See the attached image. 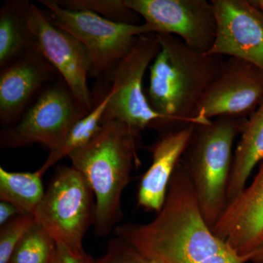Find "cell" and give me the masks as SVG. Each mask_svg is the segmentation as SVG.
<instances>
[{
  "label": "cell",
  "mask_w": 263,
  "mask_h": 263,
  "mask_svg": "<svg viewBox=\"0 0 263 263\" xmlns=\"http://www.w3.org/2000/svg\"><path fill=\"white\" fill-rule=\"evenodd\" d=\"M95 214V194L84 175L72 165L57 167L34 215L38 224L57 245L82 251Z\"/></svg>",
  "instance_id": "obj_6"
},
{
  "label": "cell",
  "mask_w": 263,
  "mask_h": 263,
  "mask_svg": "<svg viewBox=\"0 0 263 263\" xmlns=\"http://www.w3.org/2000/svg\"><path fill=\"white\" fill-rule=\"evenodd\" d=\"M240 256L263 249V161L252 183L228 204L212 230Z\"/></svg>",
  "instance_id": "obj_14"
},
{
  "label": "cell",
  "mask_w": 263,
  "mask_h": 263,
  "mask_svg": "<svg viewBox=\"0 0 263 263\" xmlns=\"http://www.w3.org/2000/svg\"><path fill=\"white\" fill-rule=\"evenodd\" d=\"M254 262H256V263H263V249L262 250V253L259 254V257H257V259H256V260L254 261Z\"/></svg>",
  "instance_id": "obj_27"
},
{
  "label": "cell",
  "mask_w": 263,
  "mask_h": 263,
  "mask_svg": "<svg viewBox=\"0 0 263 263\" xmlns=\"http://www.w3.org/2000/svg\"><path fill=\"white\" fill-rule=\"evenodd\" d=\"M62 8L92 12L117 23L139 24L134 10L126 5L125 0H56Z\"/></svg>",
  "instance_id": "obj_21"
},
{
  "label": "cell",
  "mask_w": 263,
  "mask_h": 263,
  "mask_svg": "<svg viewBox=\"0 0 263 263\" xmlns=\"http://www.w3.org/2000/svg\"><path fill=\"white\" fill-rule=\"evenodd\" d=\"M57 71L32 44L0 72V122L14 124Z\"/></svg>",
  "instance_id": "obj_13"
},
{
  "label": "cell",
  "mask_w": 263,
  "mask_h": 263,
  "mask_svg": "<svg viewBox=\"0 0 263 263\" xmlns=\"http://www.w3.org/2000/svg\"><path fill=\"white\" fill-rule=\"evenodd\" d=\"M18 209L10 202H0V226H4L15 216L20 215Z\"/></svg>",
  "instance_id": "obj_25"
},
{
  "label": "cell",
  "mask_w": 263,
  "mask_h": 263,
  "mask_svg": "<svg viewBox=\"0 0 263 263\" xmlns=\"http://www.w3.org/2000/svg\"><path fill=\"white\" fill-rule=\"evenodd\" d=\"M160 51L156 34H145L138 37L129 53L118 63L110 77L112 86L107 93L109 100L103 123L115 119L141 131L149 128L160 133L183 125L155 111L143 91L145 73Z\"/></svg>",
  "instance_id": "obj_7"
},
{
  "label": "cell",
  "mask_w": 263,
  "mask_h": 263,
  "mask_svg": "<svg viewBox=\"0 0 263 263\" xmlns=\"http://www.w3.org/2000/svg\"><path fill=\"white\" fill-rule=\"evenodd\" d=\"M95 263H148V259L127 241L115 236L109 240L105 254L95 259Z\"/></svg>",
  "instance_id": "obj_23"
},
{
  "label": "cell",
  "mask_w": 263,
  "mask_h": 263,
  "mask_svg": "<svg viewBox=\"0 0 263 263\" xmlns=\"http://www.w3.org/2000/svg\"><path fill=\"white\" fill-rule=\"evenodd\" d=\"M88 111L64 82L45 87L17 122L0 133L2 148H18L38 143L51 151L65 141L76 122Z\"/></svg>",
  "instance_id": "obj_8"
},
{
  "label": "cell",
  "mask_w": 263,
  "mask_h": 263,
  "mask_svg": "<svg viewBox=\"0 0 263 263\" xmlns=\"http://www.w3.org/2000/svg\"><path fill=\"white\" fill-rule=\"evenodd\" d=\"M195 124H184L162 132L157 141L148 147L152 162L140 182L138 206L157 213L162 209L171 178L188 146Z\"/></svg>",
  "instance_id": "obj_15"
},
{
  "label": "cell",
  "mask_w": 263,
  "mask_h": 263,
  "mask_svg": "<svg viewBox=\"0 0 263 263\" xmlns=\"http://www.w3.org/2000/svg\"><path fill=\"white\" fill-rule=\"evenodd\" d=\"M34 216L20 214L0 228V263H8L24 235L35 223Z\"/></svg>",
  "instance_id": "obj_22"
},
{
  "label": "cell",
  "mask_w": 263,
  "mask_h": 263,
  "mask_svg": "<svg viewBox=\"0 0 263 263\" xmlns=\"http://www.w3.org/2000/svg\"><path fill=\"white\" fill-rule=\"evenodd\" d=\"M57 245L35 221L15 249L8 263H55Z\"/></svg>",
  "instance_id": "obj_20"
},
{
  "label": "cell",
  "mask_w": 263,
  "mask_h": 263,
  "mask_svg": "<svg viewBox=\"0 0 263 263\" xmlns=\"http://www.w3.org/2000/svg\"><path fill=\"white\" fill-rule=\"evenodd\" d=\"M52 24L75 37L91 59V75L110 78L118 63L129 53L140 36L155 34L146 23H117L92 12L62 8L56 0H40Z\"/></svg>",
  "instance_id": "obj_5"
},
{
  "label": "cell",
  "mask_w": 263,
  "mask_h": 263,
  "mask_svg": "<svg viewBox=\"0 0 263 263\" xmlns=\"http://www.w3.org/2000/svg\"><path fill=\"white\" fill-rule=\"evenodd\" d=\"M155 34L176 36L190 47L206 53L216 37V17L207 0H125Z\"/></svg>",
  "instance_id": "obj_10"
},
{
  "label": "cell",
  "mask_w": 263,
  "mask_h": 263,
  "mask_svg": "<svg viewBox=\"0 0 263 263\" xmlns=\"http://www.w3.org/2000/svg\"><path fill=\"white\" fill-rule=\"evenodd\" d=\"M29 28L33 45L61 75L76 100L91 111L95 100L88 86L91 63L87 50L70 33L52 24L33 3L29 7Z\"/></svg>",
  "instance_id": "obj_9"
},
{
  "label": "cell",
  "mask_w": 263,
  "mask_h": 263,
  "mask_svg": "<svg viewBox=\"0 0 263 263\" xmlns=\"http://www.w3.org/2000/svg\"><path fill=\"white\" fill-rule=\"evenodd\" d=\"M261 161H263V103L247 119L240 135L228 182V204L245 190L252 171Z\"/></svg>",
  "instance_id": "obj_16"
},
{
  "label": "cell",
  "mask_w": 263,
  "mask_h": 263,
  "mask_svg": "<svg viewBox=\"0 0 263 263\" xmlns=\"http://www.w3.org/2000/svg\"><path fill=\"white\" fill-rule=\"evenodd\" d=\"M215 42L207 54L240 59L263 71V15L249 0H212Z\"/></svg>",
  "instance_id": "obj_12"
},
{
  "label": "cell",
  "mask_w": 263,
  "mask_h": 263,
  "mask_svg": "<svg viewBox=\"0 0 263 263\" xmlns=\"http://www.w3.org/2000/svg\"><path fill=\"white\" fill-rule=\"evenodd\" d=\"M249 2L263 15V0H249Z\"/></svg>",
  "instance_id": "obj_26"
},
{
  "label": "cell",
  "mask_w": 263,
  "mask_h": 263,
  "mask_svg": "<svg viewBox=\"0 0 263 263\" xmlns=\"http://www.w3.org/2000/svg\"><path fill=\"white\" fill-rule=\"evenodd\" d=\"M141 132L121 121L108 120L87 145L68 156L95 194V233L98 236L110 235L122 220L123 192L133 167L141 165Z\"/></svg>",
  "instance_id": "obj_2"
},
{
  "label": "cell",
  "mask_w": 263,
  "mask_h": 263,
  "mask_svg": "<svg viewBox=\"0 0 263 263\" xmlns=\"http://www.w3.org/2000/svg\"><path fill=\"white\" fill-rule=\"evenodd\" d=\"M160 51L149 67L147 100L157 114L179 124H204L194 118L202 95L219 74L222 56L193 49L176 36L155 34Z\"/></svg>",
  "instance_id": "obj_3"
},
{
  "label": "cell",
  "mask_w": 263,
  "mask_h": 263,
  "mask_svg": "<svg viewBox=\"0 0 263 263\" xmlns=\"http://www.w3.org/2000/svg\"><path fill=\"white\" fill-rule=\"evenodd\" d=\"M247 120L219 117L195 124L180 160L191 179L202 217L211 230L228 206L233 145Z\"/></svg>",
  "instance_id": "obj_4"
},
{
  "label": "cell",
  "mask_w": 263,
  "mask_h": 263,
  "mask_svg": "<svg viewBox=\"0 0 263 263\" xmlns=\"http://www.w3.org/2000/svg\"><path fill=\"white\" fill-rule=\"evenodd\" d=\"M108 100L109 95L106 94L100 103L95 104L91 111L74 124L61 146L49 152L47 159L38 169L42 176L59 161L68 157L74 151L87 145L98 135L103 126L104 114Z\"/></svg>",
  "instance_id": "obj_19"
},
{
  "label": "cell",
  "mask_w": 263,
  "mask_h": 263,
  "mask_svg": "<svg viewBox=\"0 0 263 263\" xmlns=\"http://www.w3.org/2000/svg\"><path fill=\"white\" fill-rule=\"evenodd\" d=\"M57 245L55 263H95V259L84 250H75L64 245Z\"/></svg>",
  "instance_id": "obj_24"
},
{
  "label": "cell",
  "mask_w": 263,
  "mask_h": 263,
  "mask_svg": "<svg viewBox=\"0 0 263 263\" xmlns=\"http://www.w3.org/2000/svg\"><path fill=\"white\" fill-rule=\"evenodd\" d=\"M116 236L147 259L161 263H246L258 254L240 256L217 238L204 220L193 183L179 162L162 209L146 224L118 226Z\"/></svg>",
  "instance_id": "obj_1"
},
{
  "label": "cell",
  "mask_w": 263,
  "mask_h": 263,
  "mask_svg": "<svg viewBox=\"0 0 263 263\" xmlns=\"http://www.w3.org/2000/svg\"><path fill=\"white\" fill-rule=\"evenodd\" d=\"M42 175L34 172H11L0 167V200L14 205L22 214L34 216L45 191Z\"/></svg>",
  "instance_id": "obj_18"
},
{
  "label": "cell",
  "mask_w": 263,
  "mask_h": 263,
  "mask_svg": "<svg viewBox=\"0 0 263 263\" xmlns=\"http://www.w3.org/2000/svg\"><path fill=\"white\" fill-rule=\"evenodd\" d=\"M263 103V71L235 57L224 60L219 74L205 91L193 117L248 119Z\"/></svg>",
  "instance_id": "obj_11"
},
{
  "label": "cell",
  "mask_w": 263,
  "mask_h": 263,
  "mask_svg": "<svg viewBox=\"0 0 263 263\" xmlns=\"http://www.w3.org/2000/svg\"><path fill=\"white\" fill-rule=\"evenodd\" d=\"M30 5L27 0H9L0 10L1 69L32 46L29 28Z\"/></svg>",
  "instance_id": "obj_17"
},
{
  "label": "cell",
  "mask_w": 263,
  "mask_h": 263,
  "mask_svg": "<svg viewBox=\"0 0 263 263\" xmlns=\"http://www.w3.org/2000/svg\"><path fill=\"white\" fill-rule=\"evenodd\" d=\"M148 263H161L160 262H157L156 260H152V259H148Z\"/></svg>",
  "instance_id": "obj_28"
}]
</instances>
